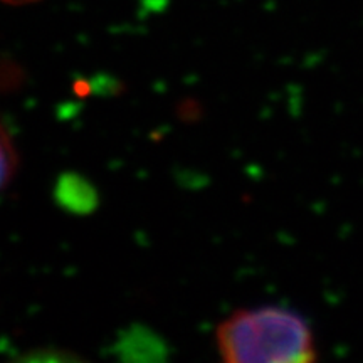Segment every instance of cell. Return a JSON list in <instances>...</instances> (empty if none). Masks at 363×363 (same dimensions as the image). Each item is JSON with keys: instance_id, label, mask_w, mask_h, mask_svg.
<instances>
[{"instance_id": "obj_1", "label": "cell", "mask_w": 363, "mask_h": 363, "mask_svg": "<svg viewBox=\"0 0 363 363\" xmlns=\"http://www.w3.org/2000/svg\"><path fill=\"white\" fill-rule=\"evenodd\" d=\"M222 358L230 363H306L316 360L310 325L286 308L239 310L216 333Z\"/></svg>"}, {"instance_id": "obj_2", "label": "cell", "mask_w": 363, "mask_h": 363, "mask_svg": "<svg viewBox=\"0 0 363 363\" xmlns=\"http://www.w3.org/2000/svg\"><path fill=\"white\" fill-rule=\"evenodd\" d=\"M17 158L16 147H13L11 135L2 121H0V190H4L11 184L12 177L16 175Z\"/></svg>"}]
</instances>
